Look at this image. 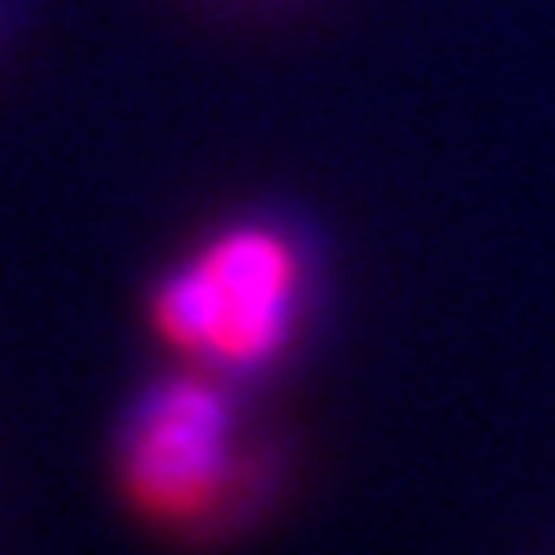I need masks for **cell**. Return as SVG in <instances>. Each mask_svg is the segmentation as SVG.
I'll use <instances>...</instances> for the list:
<instances>
[{
    "label": "cell",
    "instance_id": "cell-1",
    "mask_svg": "<svg viewBox=\"0 0 555 555\" xmlns=\"http://www.w3.org/2000/svg\"><path fill=\"white\" fill-rule=\"evenodd\" d=\"M278 222H232L153 292V328L204 371H259L297 334L306 264Z\"/></svg>",
    "mask_w": 555,
    "mask_h": 555
},
{
    "label": "cell",
    "instance_id": "cell-2",
    "mask_svg": "<svg viewBox=\"0 0 555 555\" xmlns=\"http://www.w3.org/2000/svg\"><path fill=\"white\" fill-rule=\"evenodd\" d=\"M236 416L208 375H177L134 408L120 440V481L153 524L214 518L236 486Z\"/></svg>",
    "mask_w": 555,
    "mask_h": 555
},
{
    "label": "cell",
    "instance_id": "cell-3",
    "mask_svg": "<svg viewBox=\"0 0 555 555\" xmlns=\"http://www.w3.org/2000/svg\"><path fill=\"white\" fill-rule=\"evenodd\" d=\"M20 5L24 0H0V38L14 28V20H20Z\"/></svg>",
    "mask_w": 555,
    "mask_h": 555
}]
</instances>
